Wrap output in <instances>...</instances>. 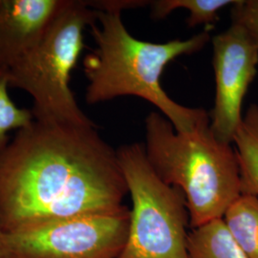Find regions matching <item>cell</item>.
<instances>
[{"mask_svg":"<svg viewBox=\"0 0 258 258\" xmlns=\"http://www.w3.org/2000/svg\"><path fill=\"white\" fill-rule=\"evenodd\" d=\"M97 20L98 11L89 1L62 0L37 45L7 72L10 87L32 96L35 120L92 122L79 107L70 80L84 47L83 31Z\"/></svg>","mask_w":258,"mask_h":258,"instance_id":"obj_4","label":"cell"},{"mask_svg":"<svg viewBox=\"0 0 258 258\" xmlns=\"http://www.w3.org/2000/svg\"><path fill=\"white\" fill-rule=\"evenodd\" d=\"M98 22L91 27L96 42L85 56L84 74L88 80L85 99L88 104L122 96H135L155 105L179 132H191L210 120L200 108H189L173 101L163 89L161 76L176 57L203 49L210 40V28L184 40L153 43L129 34L120 13L144 5L143 1H92Z\"/></svg>","mask_w":258,"mask_h":258,"instance_id":"obj_2","label":"cell"},{"mask_svg":"<svg viewBox=\"0 0 258 258\" xmlns=\"http://www.w3.org/2000/svg\"><path fill=\"white\" fill-rule=\"evenodd\" d=\"M130 210L96 212L6 233L11 258H118L128 235Z\"/></svg>","mask_w":258,"mask_h":258,"instance_id":"obj_6","label":"cell"},{"mask_svg":"<svg viewBox=\"0 0 258 258\" xmlns=\"http://www.w3.org/2000/svg\"><path fill=\"white\" fill-rule=\"evenodd\" d=\"M62 0H0V70L10 68L37 45Z\"/></svg>","mask_w":258,"mask_h":258,"instance_id":"obj_8","label":"cell"},{"mask_svg":"<svg viewBox=\"0 0 258 258\" xmlns=\"http://www.w3.org/2000/svg\"><path fill=\"white\" fill-rule=\"evenodd\" d=\"M215 101L210 114L215 137L232 144L243 119L242 105L258 66V45L237 25L212 38Z\"/></svg>","mask_w":258,"mask_h":258,"instance_id":"obj_7","label":"cell"},{"mask_svg":"<svg viewBox=\"0 0 258 258\" xmlns=\"http://www.w3.org/2000/svg\"><path fill=\"white\" fill-rule=\"evenodd\" d=\"M0 258H11L7 245L6 232L0 229Z\"/></svg>","mask_w":258,"mask_h":258,"instance_id":"obj_15","label":"cell"},{"mask_svg":"<svg viewBox=\"0 0 258 258\" xmlns=\"http://www.w3.org/2000/svg\"><path fill=\"white\" fill-rule=\"evenodd\" d=\"M231 6V24L244 29L258 45V0H236Z\"/></svg>","mask_w":258,"mask_h":258,"instance_id":"obj_14","label":"cell"},{"mask_svg":"<svg viewBox=\"0 0 258 258\" xmlns=\"http://www.w3.org/2000/svg\"><path fill=\"white\" fill-rule=\"evenodd\" d=\"M128 194L117 150L94 122L34 120L0 148V229L120 210Z\"/></svg>","mask_w":258,"mask_h":258,"instance_id":"obj_1","label":"cell"},{"mask_svg":"<svg viewBox=\"0 0 258 258\" xmlns=\"http://www.w3.org/2000/svg\"><path fill=\"white\" fill-rule=\"evenodd\" d=\"M144 150L157 176L184 194L192 229L222 219L242 195L235 148L215 137L211 119L183 133L165 116L151 112Z\"/></svg>","mask_w":258,"mask_h":258,"instance_id":"obj_3","label":"cell"},{"mask_svg":"<svg viewBox=\"0 0 258 258\" xmlns=\"http://www.w3.org/2000/svg\"><path fill=\"white\" fill-rule=\"evenodd\" d=\"M239 163L242 194L258 197V105H249L233 143Z\"/></svg>","mask_w":258,"mask_h":258,"instance_id":"obj_9","label":"cell"},{"mask_svg":"<svg viewBox=\"0 0 258 258\" xmlns=\"http://www.w3.org/2000/svg\"><path fill=\"white\" fill-rule=\"evenodd\" d=\"M117 153L132 200L128 235L118 258H188L183 192L157 176L143 145L123 146Z\"/></svg>","mask_w":258,"mask_h":258,"instance_id":"obj_5","label":"cell"},{"mask_svg":"<svg viewBox=\"0 0 258 258\" xmlns=\"http://www.w3.org/2000/svg\"><path fill=\"white\" fill-rule=\"evenodd\" d=\"M222 219L247 256L258 258V197L242 194Z\"/></svg>","mask_w":258,"mask_h":258,"instance_id":"obj_11","label":"cell"},{"mask_svg":"<svg viewBox=\"0 0 258 258\" xmlns=\"http://www.w3.org/2000/svg\"><path fill=\"white\" fill-rule=\"evenodd\" d=\"M232 0H155L150 2L151 17L163 19L176 9H185L189 16L186 20L188 27L199 24L210 26L216 22L218 13L226 6L232 5Z\"/></svg>","mask_w":258,"mask_h":258,"instance_id":"obj_12","label":"cell"},{"mask_svg":"<svg viewBox=\"0 0 258 258\" xmlns=\"http://www.w3.org/2000/svg\"><path fill=\"white\" fill-rule=\"evenodd\" d=\"M7 73L0 70V148L9 143L8 133L29 125L35 117L32 110L19 108L10 98Z\"/></svg>","mask_w":258,"mask_h":258,"instance_id":"obj_13","label":"cell"},{"mask_svg":"<svg viewBox=\"0 0 258 258\" xmlns=\"http://www.w3.org/2000/svg\"><path fill=\"white\" fill-rule=\"evenodd\" d=\"M188 258H249L232 238L223 219L192 229L187 236Z\"/></svg>","mask_w":258,"mask_h":258,"instance_id":"obj_10","label":"cell"}]
</instances>
